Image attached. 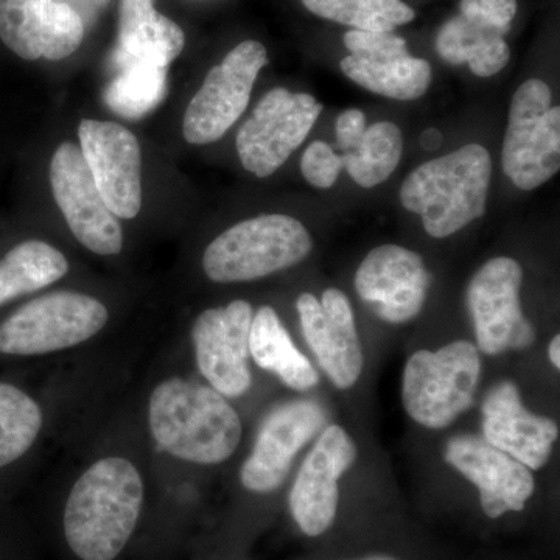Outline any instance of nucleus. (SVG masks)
Masks as SVG:
<instances>
[{
  "label": "nucleus",
  "mask_w": 560,
  "mask_h": 560,
  "mask_svg": "<svg viewBox=\"0 0 560 560\" xmlns=\"http://www.w3.org/2000/svg\"><path fill=\"white\" fill-rule=\"evenodd\" d=\"M442 142V135L438 130H427L423 132L422 138H420V143H422L423 149L434 150L440 147Z\"/></svg>",
  "instance_id": "473e14b6"
},
{
  "label": "nucleus",
  "mask_w": 560,
  "mask_h": 560,
  "mask_svg": "<svg viewBox=\"0 0 560 560\" xmlns=\"http://www.w3.org/2000/svg\"><path fill=\"white\" fill-rule=\"evenodd\" d=\"M296 308L305 341L327 377L340 389L355 385L364 359L348 296L337 289L324 291L320 301L302 293Z\"/></svg>",
  "instance_id": "f3484780"
},
{
  "label": "nucleus",
  "mask_w": 560,
  "mask_h": 560,
  "mask_svg": "<svg viewBox=\"0 0 560 560\" xmlns=\"http://www.w3.org/2000/svg\"><path fill=\"white\" fill-rule=\"evenodd\" d=\"M510 31V25L459 9L458 16L445 22L438 33V55L451 65H467L475 75L489 79L510 62L511 49L504 39Z\"/></svg>",
  "instance_id": "412c9836"
},
{
  "label": "nucleus",
  "mask_w": 560,
  "mask_h": 560,
  "mask_svg": "<svg viewBox=\"0 0 560 560\" xmlns=\"http://www.w3.org/2000/svg\"><path fill=\"white\" fill-rule=\"evenodd\" d=\"M49 183L73 237L97 256L120 254L125 243L121 221L103 200L79 143L65 140L57 147L50 158Z\"/></svg>",
  "instance_id": "9d476101"
},
{
  "label": "nucleus",
  "mask_w": 560,
  "mask_h": 560,
  "mask_svg": "<svg viewBox=\"0 0 560 560\" xmlns=\"http://www.w3.org/2000/svg\"><path fill=\"white\" fill-rule=\"evenodd\" d=\"M69 272V260L57 246L24 238L0 254V308L54 285Z\"/></svg>",
  "instance_id": "5701e85b"
},
{
  "label": "nucleus",
  "mask_w": 560,
  "mask_h": 560,
  "mask_svg": "<svg viewBox=\"0 0 560 560\" xmlns=\"http://www.w3.org/2000/svg\"><path fill=\"white\" fill-rule=\"evenodd\" d=\"M143 506V481L131 460L92 464L66 501L65 536L81 560H114L130 541Z\"/></svg>",
  "instance_id": "f257e3e1"
},
{
  "label": "nucleus",
  "mask_w": 560,
  "mask_h": 560,
  "mask_svg": "<svg viewBox=\"0 0 560 560\" xmlns=\"http://www.w3.org/2000/svg\"><path fill=\"white\" fill-rule=\"evenodd\" d=\"M313 238L300 220L261 213L217 235L202 254V270L212 282H249L307 259Z\"/></svg>",
  "instance_id": "20e7f679"
},
{
  "label": "nucleus",
  "mask_w": 560,
  "mask_h": 560,
  "mask_svg": "<svg viewBox=\"0 0 560 560\" xmlns=\"http://www.w3.org/2000/svg\"><path fill=\"white\" fill-rule=\"evenodd\" d=\"M186 35L154 0H120L119 58L168 69L183 54Z\"/></svg>",
  "instance_id": "4be33fe9"
},
{
  "label": "nucleus",
  "mask_w": 560,
  "mask_h": 560,
  "mask_svg": "<svg viewBox=\"0 0 560 560\" xmlns=\"http://www.w3.org/2000/svg\"><path fill=\"white\" fill-rule=\"evenodd\" d=\"M523 271L511 257H495L482 265L467 289L478 348L488 355L529 348L536 331L521 305Z\"/></svg>",
  "instance_id": "f8f14e48"
},
{
  "label": "nucleus",
  "mask_w": 560,
  "mask_h": 560,
  "mask_svg": "<svg viewBox=\"0 0 560 560\" xmlns=\"http://www.w3.org/2000/svg\"><path fill=\"white\" fill-rule=\"evenodd\" d=\"M323 105L311 94L275 88L257 103L235 139L243 168L268 178L290 160L311 135Z\"/></svg>",
  "instance_id": "1a4fd4ad"
},
{
  "label": "nucleus",
  "mask_w": 560,
  "mask_h": 560,
  "mask_svg": "<svg viewBox=\"0 0 560 560\" xmlns=\"http://www.w3.org/2000/svg\"><path fill=\"white\" fill-rule=\"evenodd\" d=\"M301 171L313 187L330 189L340 176L342 160L329 143L315 140L302 154Z\"/></svg>",
  "instance_id": "7c9ffc66"
},
{
  "label": "nucleus",
  "mask_w": 560,
  "mask_h": 560,
  "mask_svg": "<svg viewBox=\"0 0 560 560\" xmlns=\"http://www.w3.org/2000/svg\"><path fill=\"white\" fill-rule=\"evenodd\" d=\"M151 436L162 451L195 464H220L242 441V420L212 386L172 377L151 394Z\"/></svg>",
  "instance_id": "f03ea898"
},
{
  "label": "nucleus",
  "mask_w": 560,
  "mask_h": 560,
  "mask_svg": "<svg viewBox=\"0 0 560 560\" xmlns=\"http://www.w3.org/2000/svg\"><path fill=\"white\" fill-rule=\"evenodd\" d=\"M360 560H396L393 558H386V556H375V558L360 559Z\"/></svg>",
  "instance_id": "f704fd0d"
},
{
  "label": "nucleus",
  "mask_w": 560,
  "mask_h": 560,
  "mask_svg": "<svg viewBox=\"0 0 560 560\" xmlns=\"http://www.w3.org/2000/svg\"><path fill=\"white\" fill-rule=\"evenodd\" d=\"M492 161L478 143L420 165L400 189L405 209L418 213L427 234L451 237L486 212Z\"/></svg>",
  "instance_id": "7ed1b4c3"
},
{
  "label": "nucleus",
  "mask_w": 560,
  "mask_h": 560,
  "mask_svg": "<svg viewBox=\"0 0 560 560\" xmlns=\"http://www.w3.org/2000/svg\"><path fill=\"white\" fill-rule=\"evenodd\" d=\"M79 147L95 186L120 221L143 208V158L138 136L113 120L81 119Z\"/></svg>",
  "instance_id": "9b49d317"
},
{
  "label": "nucleus",
  "mask_w": 560,
  "mask_h": 560,
  "mask_svg": "<svg viewBox=\"0 0 560 560\" xmlns=\"http://www.w3.org/2000/svg\"><path fill=\"white\" fill-rule=\"evenodd\" d=\"M315 16L348 25L352 31L393 32L415 21L416 13L401 0H301Z\"/></svg>",
  "instance_id": "cd10ccee"
},
{
  "label": "nucleus",
  "mask_w": 560,
  "mask_h": 560,
  "mask_svg": "<svg viewBox=\"0 0 560 560\" xmlns=\"http://www.w3.org/2000/svg\"><path fill=\"white\" fill-rule=\"evenodd\" d=\"M480 377V353L469 341L451 342L436 352L419 350L404 372L405 410L427 429H445L474 405Z\"/></svg>",
  "instance_id": "423d86ee"
},
{
  "label": "nucleus",
  "mask_w": 560,
  "mask_h": 560,
  "mask_svg": "<svg viewBox=\"0 0 560 560\" xmlns=\"http://www.w3.org/2000/svg\"><path fill=\"white\" fill-rule=\"evenodd\" d=\"M109 312L91 294L54 291L24 302L0 319V359L46 355L91 340Z\"/></svg>",
  "instance_id": "39448f33"
},
{
  "label": "nucleus",
  "mask_w": 560,
  "mask_h": 560,
  "mask_svg": "<svg viewBox=\"0 0 560 560\" xmlns=\"http://www.w3.org/2000/svg\"><path fill=\"white\" fill-rule=\"evenodd\" d=\"M0 39L25 61H61L80 49L84 21L58 0H0Z\"/></svg>",
  "instance_id": "4468645a"
},
{
  "label": "nucleus",
  "mask_w": 560,
  "mask_h": 560,
  "mask_svg": "<svg viewBox=\"0 0 560 560\" xmlns=\"http://www.w3.org/2000/svg\"><path fill=\"white\" fill-rule=\"evenodd\" d=\"M560 337L559 335H556L555 338H552L550 342V349H548V353H550V360L552 363V366L556 368V370H559L560 368Z\"/></svg>",
  "instance_id": "72a5a7b5"
},
{
  "label": "nucleus",
  "mask_w": 560,
  "mask_h": 560,
  "mask_svg": "<svg viewBox=\"0 0 560 560\" xmlns=\"http://www.w3.org/2000/svg\"><path fill=\"white\" fill-rule=\"evenodd\" d=\"M350 57L378 61L410 55L407 40L393 32L349 31L342 38Z\"/></svg>",
  "instance_id": "c756f323"
},
{
  "label": "nucleus",
  "mask_w": 560,
  "mask_h": 560,
  "mask_svg": "<svg viewBox=\"0 0 560 560\" xmlns=\"http://www.w3.org/2000/svg\"><path fill=\"white\" fill-rule=\"evenodd\" d=\"M431 276L422 257L399 245L372 249L355 275V289L378 318L407 323L419 315L429 293Z\"/></svg>",
  "instance_id": "dca6fc26"
},
{
  "label": "nucleus",
  "mask_w": 560,
  "mask_h": 560,
  "mask_svg": "<svg viewBox=\"0 0 560 560\" xmlns=\"http://www.w3.org/2000/svg\"><path fill=\"white\" fill-rule=\"evenodd\" d=\"M366 128V116L363 110L348 109L340 114L335 125V132H337L338 149L342 154L352 153L360 145Z\"/></svg>",
  "instance_id": "2f4dec72"
},
{
  "label": "nucleus",
  "mask_w": 560,
  "mask_h": 560,
  "mask_svg": "<svg viewBox=\"0 0 560 560\" xmlns=\"http://www.w3.org/2000/svg\"><path fill=\"white\" fill-rule=\"evenodd\" d=\"M445 460L477 486L482 511L489 518H499L510 511L521 512L533 497L534 477L528 467L493 447L485 438L471 434L453 438Z\"/></svg>",
  "instance_id": "6ab92c4d"
},
{
  "label": "nucleus",
  "mask_w": 560,
  "mask_h": 560,
  "mask_svg": "<svg viewBox=\"0 0 560 560\" xmlns=\"http://www.w3.org/2000/svg\"><path fill=\"white\" fill-rule=\"evenodd\" d=\"M267 65V47L259 40L248 39L213 66L184 110L186 142L209 145L223 138L248 108L254 84Z\"/></svg>",
  "instance_id": "6e6552de"
},
{
  "label": "nucleus",
  "mask_w": 560,
  "mask_h": 560,
  "mask_svg": "<svg viewBox=\"0 0 560 560\" xmlns=\"http://www.w3.org/2000/svg\"><path fill=\"white\" fill-rule=\"evenodd\" d=\"M503 171L517 189L544 186L560 168V108L545 81H525L512 98Z\"/></svg>",
  "instance_id": "0eeeda50"
},
{
  "label": "nucleus",
  "mask_w": 560,
  "mask_h": 560,
  "mask_svg": "<svg viewBox=\"0 0 560 560\" xmlns=\"http://www.w3.org/2000/svg\"><path fill=\"white\" fill-rule=\"evenodd\" d=\"M253 307L232 301L200 313L191 327L195 355L202 377L224 397H241L249 389V331Z\"/></svg>",
  "instance_id": "ddd939ff"
},
{
  "label": "nucleus",
  "mask_w": 560,
  "mask_h": 560,
  "mask_svg": "<svg viewBox=\"0 0 560 560\" xmlns=\"http://www.w3.org/2000/svg\"><path fill=\"white\" fill-rule=\"evenodd\" d=\"M326 422V412L312 400L290 401L261 423L254 451L241 471L242 485L256 493L275 492L290 474L301 448Z\"/></svg>",
  "instance_id": "a211bd4d"
},
{
  "label": "nucleus",
  "mask_w": 560,
  "mask_h": 560,
  "mask_svg": "<svg viewBox=\"0 0 560 560\" xmlns=\"http://www.w3.org/2000/svg\"><path fill=\"white\" fill-rule=\"evenodd\" d=\"M121 72L106 88L105 101L114 113L130 119L156 108L167 92V69L120 60Z\"/></svg>",
  "instance_id": "c85d7f7f"
},
{
  "label": "nucleus",
  "mask_w": 560,
  "mask_h": 560,
  "mask_svg": "<svg viewBox=\"0 0 560 560\" xmlns=\"http://www.w3.org/2000/svg\"><path fill=\"white\" fill-rule=\"evenodd\" d=\"M482 433L493 447L529 470H539L551 458L559 427L555 420L526 410L517 386L503 382L482 401Z\"/></svg>",
  "instance_id": "aec40b11"
},
{
  "label": "nucleus",
  "mask_w": 560,
  "mask_h": 560,
  "mask_svg": "<svg viewBox=\"0 0 560 560\" xmlns=\"http://www.w3.org/2000/svg\"><path fill=\"white\" fill-rule=\"evenodd\" d=\"M404 153V136L393 121H377L366 128L360 145L342 154V168L360 187L372 189L393 175Z\"/></svg>",
  "instance_id": "bb28decb"
},
{
  "label": "nucleus",
  "mask_w": 560,
  "mask_h": 560,
  "mask_svg": "<svg viewBox=\"0 0 560 560\" xmlns=\"http://www.w3.org/2000/svg\"><path fill=\"white\" fill-rule=\"evenodd\" d=\"M340 68L353 83L394 101H416L429 91L431 84L430 62L411 55L378 61L348 55L342 58Z\"/></svg>",
  "instance_id": "393cba45"
},
{
  "label": "nucleus",
  "mask_w": 560,
  "mask_h": 560,
  "mask_svg": "<svg viewBox=\"0 0 560 560\" xmlns=\"http://www.w3.org/2000/svg\"><path fill=\"white\" fill-rule=\"evenodd\" d=\"M38 401L21 386L0 381V474L31 453L43 429Z\"/></svg>",
  "instance_id": "a878e982"
},
{
  "label": "nucleus",
  "mask_w": 560,
  "mask_h": 560,
  "mask_svg": "<svg viewBox=\"0 0 560 560\" xmlns=\"http://www.w3.org/2000/svg\"><path fill=\"white\" fill-rule=\"evenodd\" d=\"M249 355L261 368L278 375L291 389H311L319 382L318 372L291 341L275 308L260 307L253 316Z\"/></svg>",
  "instance_id": "b1692460"
},
{
  "label": "nucleus",
  "mask_w": 560,
  "mask_h": 560,
  "mask_svg": "<svg viewBox=\"0 0 560 560\" xmlns=\"http://www.w3.org/2000/svg\"><path fill=\"white\" fill-rule=\"evenodd\" d=\"M355 459L357 447L349 434L341 427H327L290 492L291 515L302 533L316 537L330 528L340 501L338 481Z\"/></svg>",
  "instance_id": "2eb2a0df"
}]
</instances>
